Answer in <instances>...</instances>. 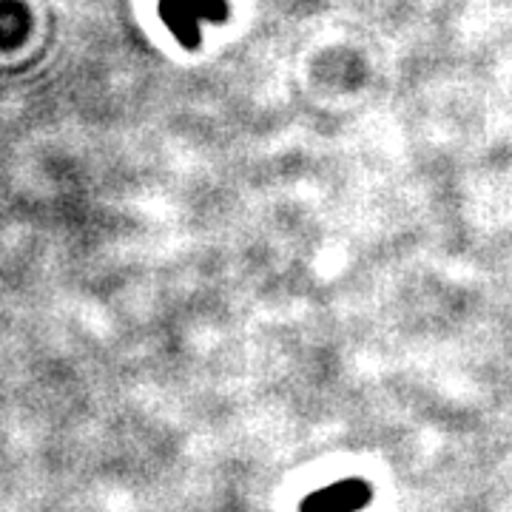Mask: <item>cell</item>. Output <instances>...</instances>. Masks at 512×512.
Returning a JSON list of instances; mask_svg holds the SVG:
<instances>
[{
    "label": "cell",
    "mask_w": 512,
    "mask_h": 512,
    "mask_svg": "<svg viewBox=\"0 0 512 512\" xmlns=\"http://www.w3.org/2000/svg\"><path fill=\"white\" fill-rule=\"evenodd\" d=\"M163 18L180 37L183 46L200 43L202 20H220L225 15L222 0H163Z\"/></svg>",
    "instance_id": "obj_1"
},
{
    "label": "cell",
    "mask_w": 512,
    "mask_h": 512,
    "mask_svg": "<svg viewBox=\"0 0 512 512\" xmlns=\"http://www.w3.org/2000/svg\"><path fill=\"white\" fill-rule=\"evenodd\" d=\"M370 501V487L359 478H348L339 484H330L325 490L305 498L302 512H356Z\"/></svg>",
    "instance_id": "obj_2"
}]
</instances>
